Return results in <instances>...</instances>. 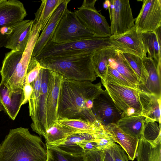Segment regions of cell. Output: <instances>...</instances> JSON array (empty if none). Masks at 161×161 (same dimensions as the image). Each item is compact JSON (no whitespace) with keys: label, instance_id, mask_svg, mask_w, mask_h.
Listing matches in <instances>:
<instances>
[{"label":"cell","instance_id":"24","mask_svg":"<svg viewBox=\"0 0 161 161\" xmlns=\"http://www.w3.org/2000/svg\"><path fill=\"white\" fill-rule=\"evenodd\" d=\"M97 134L81 133H75L68 136L65 140L58 145L53 147H56L70 154L75 155H82L83 150L77 144L83 140H91L96 138Z\"/></svg>","mask_w":161,"mask_h":161},{"label":"cell","instance_id":"35","mask_svg":"<svg viewBox=\"0 0 161 161\" xmlns=\"http://www.w3.org/2000/svg\"><path fill=\"white\" fill-rule=\"evenodd\" d=\"M42 68L38 61L35 58L31 57L27 69L24 85L30 84L35 80Z\"/></svg>","mask_w":161,"mask_h":161},{"label":"cell","instance_id":"22","mask_svg":"<svg viewBox=\"0 0 161 161\" xmlns=\"http://www.w3.org/2000/svg\"><path fill=\"white\" fill-rule=\"evenodd\" d=\"M138 91L142 107L141 115L161 124V98Z\"/></svg>","mask_w":161,"mask_h":161},{"label":"cell","instance_id":"2","mask_svg":"<svg viewBox=\"0 0 161 161\" xmlns=\"http://www.w3.org/2000/svg\"><path fill=\"white\" fill-rule=\"evenodd\" d=\"M46 145L28 128L10 129L0 144V161H46Z\"/></svg>","mask_w":161,"mask_h":161},{"label":"cell","instance_id":"7","mask_svg":"<svg viewBox=\"0 0 161 161\" xmlns=\"http://www.w3.org/2000/svg\"><path fill=\"white\" fill-rule=\"evenodd\" d=\"M117 107L122 112L121 118L141 115L142 107L137 89L101 80Z\"/></svg>","mask_w":161,"mask_h":161},{"label":"cell","instance_id":"19","mask_svg":"<svg viewBox=\"0 0 161 161\" xmlns=\"http://www.w3.org/2000/svg\"><path fill=\"white\" fill-rule=\"evenodd\" d=\"M24 99L23 90L11 93L5 83H0V112L4 111L14 120L18 114Z\"/></svg>","mask_w":161,"mask_h":161},{"label":"cell","instance_id":"25","mask_svg":"<svg viewBox=\"0 0 161 161\" xmlns=\"http://www.w3.org/2000/svg\"><path fill=\"white\" fill-rule=\"evenodd\" d=\"M161 142L152 143L141 136L139 139L136 157L137 161H161Z\"/></svg>","mask_w":161,"mask_h":161},{"label":"cell","instance_id":"28","mask_svg":"<svg viewBox=\"0 0 161 161\" xmlns=\"http://www.w3.org/2000/svg\"><path fill=\"white\" fill-rule=\"evenodd\" d=\"M65 0H43L36 13L34 21L41 27V31L44 28L49 20L59 6Z\"/></svg>","mask_w":161,"mask_h":161},{"label":"cell","instance_id":"23","mask_svg":"<svg viewBox=\"0 0 161 161\" xmlns=\"http://www.w3.org/2000/svg\"><path fill=\"white\" fill-rule=\"evenodd\" d=\"M56 122L69 129L75 133L95 134L103 127V125L98 120L91 122L81 119L64 118L58 119Z\"/></svg>","mask_w":161,"mask_h":161},{"label":"cell","instance_id":"14","mask_svg":"<svg viewBox=\"0 0 161 161\" xmlns=\"http://www.w3.org/2000/svg\"><path fill=\"white\" fill-rule=\"evenodd\" d=\"M63 78L62 75L49 70L47 99V128L42 137L47 130L57 120L59 93Z\"/></svg>","mask_w":161,"mask_h":161},{"label":"cell","instance_id":"31","mask_svg":"<svg viewBox=\"0 0 161 161\" xmlns=\"http://www.w3.org/2000/svg\"><path fill=\"white\" fill-rule=\"evenodd\" d=\"M148 118L145 119L141 136L154 144L161 142V124Z\"/></svg>","mask_w":161,"mask_h":161},{"label":"cell","instance_id":"21","mask_svg":"<svg viewBox=\"0 0 161 161\" xmlns=\"http://www.w3.org/2000/svg\"><path fill=\"white\" fill-rule=\"evenodd\" d=\"M118 52L112 46L100 49L92 54V65L97 77L105 80L109 60L113 58Z\"/></svg>","mask_w":161,"mask_h":161},{"label":"cell","instance_id":"11","mask_svg":"<svg viewBox=\"0 0 161 161\" xmlns=\"http://www.w3.org/2000/svg\"><path fill=\"white\" fill-rule=\"evenodd\" d=\"M108 42L120 53L133 54L142 59L147 57L141 33L137 31L135 25L124 33L110 36Z\"/></svg>","mask_w":161,"mask_h":161},{"label":"cell","instance_id":"36","mask_svg":"<svg viewBox=\"0 0 161 161\" xmlns=\"http://www.w3.org/2000/svg\"><path fill=\"white\" fill-rule=\"evenodd\" d=\"M108 147L114 161H128L127 154L120 145L114 142Z\"/></svg>","mask_w":161,"mask_h":161},{"label":"cell","instance_id":"27","mask_svg":"<svg viewBox=\"0 0 161 161\" xmlns=\"http://www.w3.org/2000/svg\"><path fill=\"white\" fill-rule=\"evenodd\" d=\"M109 65L115 69L129 81L137 88L139 81L136 74L122 53L118 51L114 57L109 60Z\"/></svg>","mask_w":161,"mask_h":161},{"label":"cell","instance_id":"33","mask_svg":"<svg viewBox=\"0 0 161 161\" xmlns=\"http://www.w3.org/2000/svg\"><path fill=\"white\" fill-rule=\"evenodd\" d=\"M46 145L47 149L46 161H84L83 155H72L56 147Z\"/></svg>","mask_w":161,"mask_h":161},{"label":"cell","instance_id":"32","mask_svg":"<svg viewBox=\"0 0 161 161\" xmlns=\"http://www.w3.org/2000/svg\"><path fill=\"white\" fill-rule=\"evenodd\" d=\"M42 80V71L41 69L37 77L30 84L33 88L32 94L29 99V116L31 119L35 115L40 96Z\"/></svg>","mask_w":161,"mask_h":161},{"label":"cell","instance_id":"1","mask_svg":"<svg viewBox=\"0 0 161 161\" xmlns=\"http://www.w3.org/2000/svg\"><path fill=\"white\" fill-rule=\"evenodd\" d=\"M103 91L100 82L93 84L63 77L59 93L58 119H81L95 122L97 120L92 110L93 101Z\"/></svg>","mask_w":161,"mask_h":161},{"label":"cell","instance_id":"4","mask_svg":"<svg viewBox=\"0 0 161 161\" xmlns=\"http://www.w3.org/2000/svg\"><path fill=\"white\" fill-rule=\"evenodd\" d=\"M92 55L82 53L50 57L37 60L43 68L55 71L67 79L92 82L97 77L92 65Z\"/></svg>","mask_w":161,"mask_h":161},{"label":"cell","instance_id":"6","mask_svg":"<svg viewBox=\"0 0 161 161\" xmlns=\"http://www.w3.org/2000/svg\"><path fill=\"white\" fill-rule=\"evenodd\" d=\"M101 37L87 28L75 13L68 9L59 22L51 41L61 43Z\"/></svg>","mask_w":161,"mask_h":161},{"label":"cell","instance_id":"16","mask_svg":"<svg viewBox=\"0 0 161 161\" xmlns=\"http://www.w3.org/2000/svg\"><path fill=\"white\" fill-rule=\"evenodd\" d=\"M24 4L17 0H2L0 2V31L24 20L27 15Z\"/></svg>","mask_w":161,"mask_h":161},{"label":"cell","instance_id":"12","mask_svg":"<svg viewBox=\"0 0 161 161\" xmlns=\"http://www.w3.org/2000/svg\"><path fill=\"white\" fill-rule=\"evenodd\" d=\"M92 110L96 119L104 126L116 124L122 114L106 90L94 100Z\"/></svg>","mask_w":161,"mask_h":161},{"label":"cell","instance_id":"8","mask_svg":"<svg viewBox=\"0 0 161 161\" xmlns=\"http://www.w3.org/2000/svg\"><path fill=\"white\" fill-rule=\"evenodd\" d=\"M97 0H84L82 5L75 10L77 16L91 31L101 37L111 36L110 26L105 17L96 10Z\"/></svg>","mask_w":161,"mask_h":161},{"label":"cell","instance_id":"41","mask_svg":"<svg viewBox=\"0 0 161 161\" xmlns=\"http://www.w3.org/2000/svg\"><path fill=\"white\" fill-rule=\"evenodd\" d=\"M161 26L158 27L154 31L155 33L158 42L161 45Z\"/></svg>","mask_w":161,"mask_h":161},{"label":"cell","instance_id":"42","mask_svg":"<svg viewBox=\"0 0 161 161\" xmlns=\"http://www.w3.org/2000/svg\"><path fill=\"white\" fill-rule=\"evenodd\" d=\"M109 0H106L104 2L103 6L106 10H107L108 9V8L109 6Z\"/></svg>","mask_w":161,"mask_h":161},{"label":"cell","instance_id":"5","mask_svg":"<svg viewBox=\"0 0 161 161\" xmlns=\"http://www.w3.org/2000/svg\"><path fill=\"white\" fill-rule=\"evenodd\" d=\"M109 37H98L61 43L50 41L35 58L38 60L53 57L92 54L100 49L112 46L108 42Z\"/></svg>","mask_w":161,"mask_h":161},{"label":"cell","instance_id":"3","mask_svg":"<svg viewBox=\"0 0 161 161\" xmlns=\"http://www.w3.org/2000/svg\"><path fill=\"white\" fill-rule=\"evenodd\" d=\"M40 26L34 23L31 36L24 51L11 50L6 53L0 69L2 80L11 93L21 92L33 49L41 31Z\"/></svg>","mask_w":161,"mask_h":161},{"label":"cell","instance_id":"34","mask_svg":"<svg viewBox=\"0 0 161 161\" xmlns=\"http://www.w3.org/2000/svg\"><path fill=\"white\" fill-rule=\"evenodd\" d=\"M104 80L113 81L120 85L137 89V87L123 77L115 69L109 65Z\"/></svg>","mask_w":161,"mask_h":161},{"label":"cell","instance_id":"13","mask_svg":"<svg viewBox=\"0 0 161 161\" xmlns=\"http://www.w3.org/2000/svg\"><path fill=\"white\" fill-rule=\"evenodd\" d=\"M34 20H23L8 28L4 47L11 50L24 51L30 38Z\"/></svg>","mask_w":161,"mask_h":161},{"label":"cell","instance_id":"10","mask_svg":"<svg viewBox=\"0 0 161 161\" xmlns=\"http://www.w3.org/2000/svg\"><path fill=\"white\" fill-rule=\"evenodd\" d=\"M135 25L137 32L154 31L161 26V0H145Z\"/></svg>","mask_w":161,"mask_h":161},{"label":"cell","instance_id":"40","mask_svg":"<svg viewBox=\"0 0 161 161\" xmlns=\"http://www.w3.org/2000/svg\"><path fill=\"white\" fill-rule=\"evenodd\" d=\"M7 42L6 36L0 32V48L4 47Z\"/></svg>","mask_w":161,"mask_h":161},{"label":"cell","instance_id":"37","mask_svg":"<svg viewBox=\"0 0 161 161\" xmlns=\"http://www.w3.org/2000/svg\"><path fill=\"white\" fill-rule=\"evenodd\" d=\"M84 161H103L104 150H94L84 152Z\"/></svg>","mask_w":161,"mask_h":161},{"label":"cell","instance_id":"15","mask_svg":"<svg viewBox=\"0 0 161 161\" xmlns=\"http://www.w3.org/2000/svg\"><path fill=\"white\" fill-rule=\"evenodd\" d=\"M40 96L36 111L31 119V126L32 130L42 137L47 128L46 106L48 92L49 69L42 68Z\"/></svg>","mask_w":161,"mask_h":161},{"label":"cell","instance_id":"30","mask_svg":"<svg viewBox=\"0 0 161 161\" xmlns=\"http://www.w3.org/2000/svg\"><path fill=\"white\" fill-rule=\"evenodd\" d=\"M121 53L138 79L139 83L138 86L145 84L148 75L143 64L142 59L139 56L133 54Z\"/></svg>","mask_w":161,"mask_h":161},{"label":"cell","instance_id":"39","mask_svg":"<svg viewBox=\"0 0 161 161\" xmlns=\"http://www.w3.org/2000/svg\"><path fill=\"white\" fill-rule=\"evenodd\" d=\"M104 152L103 161H114L108 147L104 150Z\"/></svg>","mask_w":161,"mask_h":161},{"label":"cell","instance_id":"18","mask_svg":"<svg viewBox=\"0 0 161 161\" xmlns=\"http://www.w3.org/2000/svg\"><path fill=\"white\" fill-rule=\"evenodd\" d=\"M142 60L148 77L145 84L138 86L137 89L160 98L161 62L157 64L153 59L147 57L143 59Z\"/></svg>","mask_w":161,"mask_h":161},{"label":"cell","instance_id":"20","mask_svg":"<svg viewBox=\"0 0 161 161\" xmlns=\"http://www.w3.org/2000/svg\"><path fill=\"white\" fill-rule=\"evenodd\" d=\"M103 126L108 132L114 141L119 144L126 152L129 159L133 160L136 157L139 139L125 133L115 124L111 123Z\"/></svg>","mask_w":161,"mask_h":161},{"label":"cell","instance_id":"43","mask_svg":"<svg viewBox=\"0 0 161 161\" xmlns=\"http://www.w3.org/2000/svg\"><path fill=\"white\" fill-rule=\"evenodd\" d=\"M2 0H0V2L2 1Z\"/></svg>","mask_w":161,"mask_h":161},{"label":"cell","instance_id":"38","mask_svg":"<svg viewBox=\"0 0 161 161\" xmlns=\"http://www.w3.org/2000/svg\"><path fill=\"white\" fill-rule=\"evenodd\" d=\"M23 90V91L24 99L22 105L27 103L32 94L33 91L32 87L30 84H26L24 86Z\"/></svg>","mask_w":161,"mask_h":161},{"label":"cell","instance_id":"17","mask_svg":"<svg viewBox=\"0 0 161 161\" xmlns=\"http://www.w3.org/2000/svg\"><path fill=\"white\" fill-rule=\"evenodd\" d=\"M70 1L65 0L54 12L36 41L32 57H36L51 41L59 22L68 9V4Z\"/></svg>","mask_w":161,"mask_h":161},{"label":"cell","instance_id":"9","mask_svg":"<svg viewBox=\"0 0 161 161\" xmlns=\"http://www.w3.org/2000/svg\"><path fill=\"white\" fill-rule=\"evenodd\" d=\"M109 2L111 36L124 33L135 26L136 19L133 17L129 0H110Z\"/></svg>","mask_w":161,"mask_h":161},{"label":"cell","instance_id":"29","mask_svg":"<svg viewBox=\"0 0 161 161\" xmlns=\"http://www.w3.org/2000/svg\"><path fill=\"white\" fill-rule=\"evenodd\" d=\"M143 44L148 57L151 58L157 63L161 62V45L154 31L141 33Z\"/></svg>","mask_w":161,"mask_h":161},{"label":"cell","instance_id":"26","mask_svg":"<svg viewBox=\"0 0 161 161\" xmlns=\"http://www.w3.org/2000/svg\"><path fill=\"white\" fill-rule=\"evenodd\" d=\"M145 117L141 115L121 118L115 124L125 133L139 139L141 136Z\"/></svg>","mask_w":161,"mask_h":161}]
</instances>
